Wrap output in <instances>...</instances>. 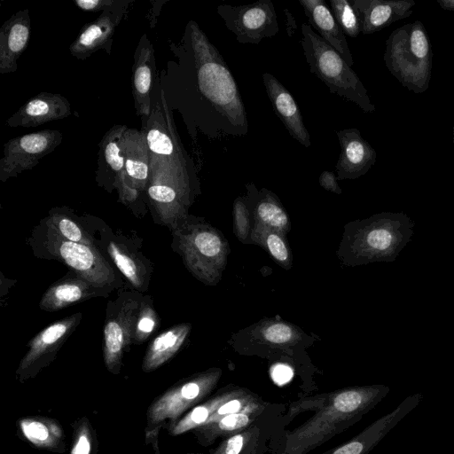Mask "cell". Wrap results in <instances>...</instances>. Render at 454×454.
Returning <instances> with one entry per match:
<instances>
[{
    "label": "cell",
    "mask_w": 454,
    "mask_h": 454,
    "mask_svg": "<svg viewBox=\"0 0 454 454\" xmlns=\"http://www.w3.org/2000/svg\"><path fill=\"white\" fill-rule=\"evenodd\" d=\"M184 42L187 100L195 127L210 138L246 136V106L223 57L194 20L188 22Z\"/></svg>",
    "instance_id": "1"
},
{
    "label": "cell",
    "mask_w": 454,
    "mask_h": 454,
    "mask_svg": "<svg viewBox=\"0 0 454 454\" xmlns=\"http://www.w3.org/2000/svg\"><path fill=\"white\" fill-rule=\"evenodd\" d=\"M382 384L351 387L327 393L314 414L293 430L275 434L271 454H309L358 422L389 393Z\"/></svg>",
    "instance_id": "2"
},
{
    "label": "cell",
    "mask_w": 454,
    "mask_h": 454,
    "mask_svg": "<svg viewBox=\"0 0 454 454\" xmlns=\"http://www.w3.org/2000/svg\"><path fill=\"white\" fill-rule=\"evenodd\" d=\"M160 101L152 98V111L142 123L150 152L148 184H165L188 196L192 180H196L194 165L180 143L164 94Z\"/></svg>",
    "instance_id": "3"
},
{
    "label": "cell",
    "mask_w": 454,
    "mask_h": 454,
    "mask_svg": "<svg viewBox=\"0 0 454 454\" xmlns=\"http://www.w3.org/2000/svg\"><path fill=\"white\" fill-rule=\"evenodd\" d=\"M383 59L389 73L405 88L423 93L429 86L433 51L420 20L395 29L386 41Z\"/></svg>",
    "instance_id": "4"
},
{
    "label": "cell",
    "mask_w": 454,
    "mask_h": 454,
    "mask_svg": "<svg viewBox=\"0 0 454 454\" xmlns=\"http://www.w3.org/2000/svg\"><path fill=\"white\" fill-rule=\"evenodd\" d=\"M301 48L310 73L325 84L331 93L353 102L364 112L376 110L367 90L340 53L324 41L312 27L301 24Z\"/></svg>",
    "instance_id": "5"
},
{
    "label": "cell",
    "mask_w": 454,
    "mask_h": 454,
    "mask_svg": "<svg viewBox=\"0 0 454 454\" xmlns=\"http://www.w3.org/2000/svg\"><path fill=\"white\" fill-rule=\"evenodd\" d=\"M220 372H206L180 380L158 395L146 411L145 443L160 454L159 435L164 427L173 426L188 411L212 394Z\"/></svg>",
    "instance_id": "6"
},
{
    "label": "cell",
    "mask_w": 454,
    "mask_h": 454,
    "mask_svg": "<svg viewBox=\"0 0 454 454\" xmlns=\"http://www.w3.org/2000/svg\"><path fill=\"white\" fill-rule=\"evenodd\" d=\"M414 221L403 212L373 215L360 230V254L365 262H393L411 241Z\"/></svg>",
    "instance_id": "7"
},
{
    "label": "cell",
    "mask_w": 454,
    "mask_h": 454,
    "mask_svg": "<svg viewBox=\"0 0 454 454\" xmlns=\"http://www.w3.org/2000/svg\"><path fill=\"white\" fill-rule=\"evenodd\" d=\"M142 298L139 292H128L108 305L104 326L103 356L106 370L113 374L121 372L124 353L133 343Z\"/></svg>",
    "instance_id": "8"
},
{
    "label": "cell",
    "mask_w": 454,
    "mask_h": 454,
    "mask_svg": "<svg viewBox=\"0 0 454 454\" xmlns=\"http://www.w3.org/2000/svg\"><path fill=\"white\" fill-rule=\"evenodd\" d=\"M216 12L239 43L259 44L263 38L273 37L279 31L271 0L244 5L220 4Z\"/></svg>",
    "instance_id": "9"
},
{
    "label": "cell",
    "mask_w": 454,
    "mask_h": 454,
    "mask_svg": "<svg viewBox=\"0 0 454 454\" xmlns=\"http://www.w3.org/2000/svg\"><path fill=\"white\" fill-rule=\"evenodd\" d=\"M57 129H43L13 137L4 145L0 159V181L4 183L19 174L32 169L62 142Z\"/></svg>",
    "instance_id": "10"
},
{
    "label": "cell",
    "mask_w": 454,
    "mask_h": 454,
    "mask_svg": "<svg viewBox=\"0 0 454 454\" xmlns=\"http://www.w3.org/2000/svg\"><path fill=\"white\" fill-rule=\"evenodd\" d=\"M47 244L50 252L78 276L107 290L114 287V269L92 245L69 241L50 227Z\"/></svg>",
    "instance_id": "11"
},
{
    "label": "cell",
    "mask_w": 454,
    "mask_h": 454,
    "mask_svg": "<svg viewBox=\"0 0 454 454\" xmlns=\"http://www.w3.org/2000/svg\"><path fill=\"white\" fill-rule=\"evenodd\" d=\"M82 319L78 312L58 320L42 330L27 344L28 349L16 370L20 383L35 378L50 365Z\"/></svg>",
    "instance_id": "12"
},
{
    "label": "cell",
    "mask_w": 454,
    "mask_h": 454,
    "mask_svg": "<svg viewBox=\"0 0 454 454\" xmlns=\"http://www.w3.org/2000/svg\"><path fill=\"white\" fill-rule=\"evenodd\" d=\"M286 405L274 403L258 420L244 430L221 439L208 454H264L270 451L273 436L286 429Z\"/></svg>",
    "instance_id": "13"
},
{
    "label": "cell",
    "mask_w": 454,
    "mask_h": 454,
    "mask_svg": "<svg viewBox=\"0 0 454 454\" xmlns=\"http://www.w3.org/2000/svg\"><path fill=\"white\" fill-rule=\"evenodd\" d=\"M131 3L122 0L119 5L101 12L96 20L83 26L69 46L71 55L83 60L99 50L110 54L114 32L128 14Z\"/></svg>",
    "instance_id": "14"
},
{
    "label": "cell",
    "mask_w": 454,
    "mask_h": 454,
    "mask_svg": "<svg viewBox=\"0 0 454 454\" xmlns=\"http://www.w3.org/2000/svg\"><path fill=\"white\" fill-rule=\"evenodd\" d=\"M422 400L420 393L409 395L395 410L375 420L351 440L324 454H369Z\"/></svg>",
    "instance_id": "15"
},
{
    "label": "cell",
    "mask_w": 454,
    "mask_h": 454,
    "mask_svg": "<svg viewBox=\"0 0 454 454\" xmlns=\"http://www.w3.org/2000/svg\"><path fill=\"white\" fill-rule=\"evenodd\" d=\"M340 153L335 165L337 179H355L366 174L375 164L376 151L356 128L336 131Z\"/></svg>",
    "instance_id": "16"
},
{
    "label": "cell",
    "mask_w": 454,
    "mask_h": 454,
    "mask_svg": "<svg viewBox=\"0 0 454 454\" xmlns=\"http://www.w3.org/2000/svg\"><path fill=\"white\" fill-rule=\"evenodd\" d=\"M156 78V61L153 44L144 34L134 53L131 90L137 114L145 122L152 111V87Z\"/></svg>",
    "instance_id": "17"
},
{
    "label": "cell",
    "mask_w": 454,
    "mask_h": 454,
    "mask_svg": "<svg viewBox=\"0 0 454 454\" xmlns=\"http://www.w3.org/2000/svg\"><path fill=\"white\" fill-rule=\"evenodd\" d=\"M72 113V106L65 97L43 91L27 100L5 123L11 128H34L67 118Z\"/></svg>",
    "instance_id": "18"
},
{
    "label": "cell",
    "mask_w": 454,
    "mask_h": 454,
    "mask_svg": "<svg viewBox=\"0 0 454 454\" xmlns=\"http://www.w3.org/2000/svg\"><path fill=\"white\" fill-rule=\"evenodd\" d=\"M262 77L273 111L290 136L304 147H310L309 133L304 125L301 112L292 94L271 74L265 72Z\"/></svg>",
    "instance_id": "19"
},
{
    "label": "cell",
    "mask_w": 454,
    "mask_h": 454,
    "mask_svg": "<svg viewBox=\"0 0 454 454\" xmlns=\"http://www.w3.org/2000/svg\"><path fill=\"white\" fill-rule=\"evenodd\" d=\"M360 21L361 33L370 35L406 19L416 4L413 0H351Z\"/></svg>",
    "instance_id": "20"
},
{
    "label": "cell",
    "mask_w": 454,
    "mask_h": 454,
    "mask_svg": "<svg viewBox=\"0 0 454 454\" xmlns=\"http://www.w3.org/2000/svg\"><path fill=\"white\" fill-rule=\"evenodd\" d=\"M31 21L28 9L12 14L0 29V73L17 70L18 59L26 50L30 38Z\"/></svg>",
    "instance_id": "21"
},
{
    "label": "cell",
    "mask_w": 454,
    "mask_h": 454,
    "mask_svg": "<svg viewBox=\"0 0 454 454\" xmlns=\"http://www.w3.org/2000/svg\"><path fill=\"white\" fill-rule=\"evenodd\" d=\"M127 129L126 125H114L99 142L97 180L106 189L115 188L116 182L125 173L123 143Z\"/></svg>",
    "instance_id": "22"
},
{
    "label": "cell",
    "mask_w": 454,
    "mask_h": 454,
    "mask_svg": "<svg viewBox=\"0 0 454 454\" xmlns=\"http://www.w3.org/2000/svg\"><path fill=\"white\" fill-rule=\"evenodd\" d=\"M273 404L269 402H263L262 403L228 414L213 422L207 423L192 432L200 445L208 447L218 439L226 438L248 427L262 418Z\"/></svg>",
    "instance_id": "23"
},
{
    "label": "cell",
    "mask_w": 454,
    "mask_h": 454,
    "mask_svg": "<svg viewBox=\"0 0 454 454\" xmlns=\"http://www.w3.org/2000/svg\"><path fill=\"white\" fill-rule=\"evenodd\" d=\"M18 436L35 448L52 453L67 451L65 431L60 423L45 416H27L16 422Z\"/></svg>",
    "instance_id": "24"
},
{
    "label": "cell",
    "mask_w": 454,
    "mask_h": 454,
    "mask_svg": "<svg viewBox=\"0 0 454 454\" xmlns=\"http://www.w3.org/2000/svg\"><path fill=\"white\" fill-rule=\"evenodd\" d=\"M312 29L331 45L351 67L354 64L352 53L346 35L336 21L331 9L324 0H299Z\"/></svg>",
    "instance_id": "25"
},
{
    "label": "cell",
    "mask_w": 454,
    "mask_h": 454,
    "mask_svg": "<svg viewBox=\"0 0 454 454\" xmlns=\"http://www.w3.org/2000/svg\"><path fill=\"white\" fill-rule=\"evenodd\" d=\"M107 291L74 273L51 285L43 294L40 308L56 311L93 296L106 294Z\"/></svg>",
    "instance_id": "26"
},
{
    "label": "cell",
    "mask_w": 454,
    "mask_h": 454,
    "mask_svg": "<svg viewBox=\"0 0 454 454\" xmlns=\"http://www.w3.org/2000/svg\"><path fill=\"white\" fill-rule=\"evenodd\" d=\"M127 183L140 192L146 191L150 177V152L145 132L128 128L123 143Z\"/></svg>",
    "instance_id": "27"
},
{
    "label": "cell",
    "mask_w": 454,
    "mask_h": 454,
    "mask_svg": "<svg viewBox=\"0 0 454 454\" xmlns=\"http://www.w3.org/2000/svg\"><path fill=\"white\" fill-rule=\"evenodd\" d=\"M242 387L229 385L197 404L167 429L171 436H177L206 424L216 410L228 399L242 391Z\"/></svg>",
    "instance_id": "28"
},
{
    "label": "cell",
    "mask_w": 454,
    "mask_h": 454,
    "mask_svg": "<svg viewBox=\"0 0 454 454\" xmlns=\"http://www.w3.org/2000/svg\"><path fill=\"white\" fill-rule=\"evenodd\" d=\"M189 331L185 325L173 326L157 335L148 345L142 370L151 372L166 364L182 346Z\"/></svg>",
    "instance_id": "29"
},
{
    "label": "cell",
    "mask_w": 454,
    "mask_h": 454,
    "mask_svg": "<svg viewBox=\"0 0 454 454\" xmlns=\"http://www.w3.org/2000/svg\"><path fill=\"white\" fill-rule=\"evenodd\" d=\"M107 253L116 267L134 288L145 291L149 280V270L129 248L114 239L107 243Z\"/></svg>",
    "instance_id": "30"
},
{
    "label": "cell",
    "mask_w": 454,
    "mask_h": 454,
    "mask_svg": "<svg viewBox=\"0 0 454 454\" xmlns=\"http://www.w3.org/2000/svg\"><path fill=\"white\" fill-rule=\"evenodd\" d=\"M180 239V247L185 254L187 261L192 262L198 255L204 257H215L221 250L222 243L215 234L200 231L192 236Z\"/></svg>",
    "instance_id": "31"
},
{
    "label": "cell",
    "mask_w": 454,
    "mask_h": 454,
    "mask_svg": "<svg viewBox=\"0 0 454 454\" xmlns=\"http://www.w3.org/2000/svg\"><path fill=\"white\" fill-rule=\"evenodd\" d=\"M72 443L69 454H96L98 440L94 427L86 417L75 419L72 424Z\"/></svg>",
    "instance_id": "32"
},
{
    "label": "cell",
    "mask_w": 454,
    "mask_h": 454,
    "mask_svg": "<svg viewBox=\"0 0 454 454\" xmlns=\"http://www.w3.org/2000/svg\"><path fill=\"white\" fill-rule=\"evenodd\" d=\"M159 325V317L149 295L142 298L137 316L133 343L145 341Z\"/></svg>",
    "instance_id": "33"
},
{
    "label": "cell",
    "mask_w": 454,
    "mask_h": 454,
    "mask_svg": "<svg viewBox=\"0 0 454 454\" xmlns=\"http://www.w3.org/2000/svg\"><path fill=\"white\" fill-rule=\"evenodd\" d=\"M330 9L345 35L355 38L361 33L360 21L350 1L331 0Z\"/></svg>",
    "instance_id": "34"
},
{
    "label": "cell",
    "mask_w": 454,
    "mask_h": 454,
    "mask_svg": "<svg viewBox=\"0 0 454 454\" xmlns=\"http://www.w3.org/2000/svg\"><path fill=\"white\" fill-rule=\"evenodd\" d=\"M47 225L69 241L92 245L91 240L82 232L78 224L64 215L52 213Z\"/></svg>",
    "instance_id": "35"
},
{
    "label": "cell",
    "mask_w": 454,
    "mask_h": 454,
    "mask_svg": "<svg viewBox=\"0 0 454 454\" xmlns=\"http://www.w3.org/2000/svg\"><path fill=\"white\" fill-rule=\"evenodd\" d=\"M256 211L260 219L270 226L282 229L287 224L286 214L273 200H262Z\"/></svg>",
    "instance_id": "36"
},
{
    "label": "cell",
    "mask_w": 454,
    "mask_h": 454,
    "mask_svg": "<svg viewBox=\"0 0 454 454\" xmlns=\"http://www.w3.org/2000/svg\"><path fill=\"white\" fill-rule=\"evenodd\" d=\"M264 337L273 343H285L291 339L292 331L286 325L278 323L264 330Z\"/></svg>",
    "instance_id": "37"
},
{
    "label": "cell",
    "mask_w": 454,
    "mask_h": 454,
    "mask_svg": "<svg viewBox=\"0 0 454 454\" xmlns=\"http://www.w3.org/2000/svg\"><path fill=\"white\" fill-rule=\"evenodd\" d=\"M122 0H74V4L87 12H102L112 9L121 3Z\"/></svg>",
    "instance_id": "38"
},
{
    "label": "cell",
    "mask_w": 454,
    "mask_h": 454,
    "mask_svg": "<svg viewBox=\"0 0 454 454\" xmlns=\"http://www.w3.org/2000/svg\"><path fill=\"white\" fill-rule=\"evenodd\" d=\"M267 247L271 255L278 261H286L288 253L284 241L277 234H270L267 238Z\"/></svg>",
    "instance_id": "39"
},
{
    "label": "cell",
    "mask_w": 454,
    "mask_h": 454,
    "mask_svg": "<svg viewBox=\"0 0 454 454\" xmlns=\"http://www.w3.org/2000/svg\"><path fill=\"white\" fill-rule=\"evenodd\" d=\"M320 185L327 191L340 193L341 190L337 184V177L332 171L325 170L319 176Z\"/></svg>",
    "instance_id": "40"
},
{
    "label": "cell",
    "mask_w": 454,
    "mask_h": 454,
    "mask_svg": "<svg viewBox=\"0 0 454 454\" xmlns=\"http://www.w3.org/2000/svg\"><path fill=\"white\" fill-rule=\"evenodd\" d=\"M293 374L292 368L286 364H277L271 371L273 380L278 384L288 381L293 377Z\"/></svg>",
    "instance_id": "41"
},
{
    "label": "cell",
    "mask_w": 454,
    "mask_h": 454,
    "mask_svg": "<svg viewBox=\"0 0 454 454\" xmlns=\"http://www.w3.org/2000/svg\"><path fill=\"white\" fill-rule=\"evenodd\" d=\"M437 4L443 10L454 12V0H437Z\"/></svg>",
    "instance_id": "42"
},
{
    "label": "cell",
    "mask_w": 454,
    "mask_h": 454,
    "mask_svg": "<svg viewBox=\"0 0 454 454\" xmlns=\"http://www.w3.org/2000/svg\"><path fill=\"white\" fill-rule=\"evenodd\" d=\"M183 454H206L203 452H188V453H183Z\"/></svg>",
    "instance_id": "43"
},
{
    "label": "cell",
    "mask_w": 454,
    "mask_h": 454,
    "mask_svg": "<svg viewBox=\"0 0 454 454\" xmlns=\"http://www.w3.org/2000/svg\"><path fill=\"white\" fill-rule=\"evenodd\" d=\"M453 139H454V125H453Z\"/></svg>",
    "instance_id": "44"
}]
</instances>
